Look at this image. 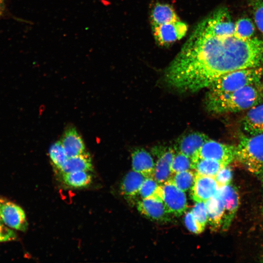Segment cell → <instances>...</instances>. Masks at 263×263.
<instances>
[{"label": "cell", "mask_w": 263, "mask_h": 263, "mask_svg": "<svg viewBox=\"0 0 263 263\" xmlns=\"http://www.w3.org/2000/svg\"><path fill=\"white\" fill-rule=\"evenodd\" d=\"M57 170L61 174L76 171H92L93 170L92 158L85 152L81 154L69 157Z\"/></svg>", "instance_id": "cell-20"}, {"label": "cell", "mask_w": 263, "mask_h": 263, "mask_svg": "<svg viewBox=\"0 0 263 263\" xmlns=\"http://www.w3.org/2000/svg\"><path fill=\"white\" fill-rule=\"evenodd\" d=\"M263 67L240 69L225 74L213 82L207 93L222 94L231 93L260 82Z\"/></svg>", "instance_id": "cell-3"}, {"label": "cell", "mask_w": 263, "mask_h": 263, "mask_svg": "<svg viewBox=\"0 0 263 263\" xmlns=\"http://www.w3.org/2000/svg\"><path fill=\"white\" fill-rule=\"evenodd\" d=\"M217 194L222 200L225 214L222 228L226 231L229 228L240 205V196L236 188L229 184L219 188Z\"/></svg>", "instance_id": "cell-7"}, {"label": "cell", "mask_w": 263, "mask_h": 263, "mask_svg": "<svg viewBox=\"0 0 263 263\" xmlns=\"http://www.w3.org/2000/svg\"><path fill=\"white\" fill-rule=\"evenodd\" d=\"M61 175L64 184L74 188H86L92 181L91 174L87 171H76Z\"/></svg>", "instance_id": "cell-22"}, {"label": "cell", "mask_w": 263, "mask_h": 263, "mask_svg": "<svg viewBox=\"0 0 263 263\" xmlns=\"http://www.w3.org/2000/svg\"><path fill=\"white\" fill-rule=\"evenodd\" d=\"M0 221V242H9L17 239L16 233Z\"/></svg>", "instance_id": "cell-32"}, {"label": "cell", "mask_w": 263, "mask_h": 263, "mask_svg": "<svg viewBox=\"0 0 263 263\" xmlns=\"http://www.w3.org/2000/svg\"><path fill=\"white\" fill-rule=\"evenodd\" d=\"M154 38L158 45L168 47L182 38L188 26L181 20L151 27Z\"/></svg>", "instance_id": "cell-6"}, {"label": "cell", "mask_w": 263, "mask_h": 263, "mask_svg": "<svg viewBox=\"0 0 263 263\" xmlns=\"http://www.w3.org/2000/svg\"><path fill=\"white\" fill-rule=\"evenodd\" d=\"M260 259V262H263V252L261 254Z\"/></svg>", "instance_id": "cell-34"}, {"label": "cell", "mask_w": 263, "mask_h": 263, "mask_svg": "<svg viewBox=\"0 0 263 263\" xmlns=\"http://www.w3.org/2000/svg\"></svg>", "instance_id": "cell-35"}, {"label": "cell", "mask_w": 263, "mask_h": 263, "mask_svg": "<svg viewBox=\"0 0 263 263\" xmlns=\"http://www.w3.org/2000/svg\"><path fill=\"white\" fill-rule=\"evenodd\" d=\"M170 169L172 174L191 169V158L177 151L175 153Z\"/></svg>", "instance_id": "cell-27"}, {"label": "cell", "mask_w": 263, "mask_h": 263, "mask_svg": "<svg viewBox=\"0 0 263 263\" xmlns=\"http://www.w3.org/2000/svg\"><path fill=\"white\" fill-rule=\"evenodd\" d=\"M139 194L142 199L154 198L163 201V186L159 185L153 178H147L140 189Z\"/></svg>", "instance_id": "cell-23"}, {"label": "cell", "mask_w": 263, "mask_h": 263, "mask_svg": "<svg viewBox=\"0 0 263 263\" xmlns=\"http://www.w3.org/2000/svg\"><path fill=\"white\" fill-rule=\"evenodd\" d=\"M236 150V159L248 171L263 174V133L241 136Z\"/></svg>", "instance_id": "cell-4"}, {"label": "cell", "mask_w": 263, "mask_h": 263, "mask_svg": "<svg viewBox=\"0 0 263 263\" xmlns=\"http://www.w3.org/2000/svg\"><path fill=\"white\" fill-rule=\"evenodd\" d=\"M163 202L169 214L176 216L181 215L188 207L185 192L179 189L170 180L163 184Z\"/></svg>", "instance_id": "cell-8"}, {"label": "cell", "mask_w": 263, "mask_h": 263, "mask_svg": "<svg viewBox=\"0 0 263 263\" xmlns=\"http://www.w3.org/2000/svg\"><path fill=\"white\" fill-rule=\"evenodd\" d=\"M209 139L207 135L199 132H194L186 134L178 142L177 151L191 158Z\"/></svg>", "instance_id": "cell-19"}, {"label": "cell", "mask_w": 263, "mask_h": 263, "mask_svg": "<svg viewBox=\"0 0 263 263\" xmlns=\"http://www.w3.org/2000/svg\"><path fill=\"white\" fill-rule=\"evenodd\" d=\"M205 203L210 228L213 231H217L222 227L224 218L225 210L222 200L216 194Z\"/></svg>", "instance_id": "cell-15"}, {"label": "cell", "mask_w": 263, "mask_h": 263, "mask_svg": "<svg viewBox=\"0 0 263 263\" xmlns=\"http://www.w3.org/2000/svg\"><path fill=\"white\" fill-rule=\"evenodd\" d=\"M132 161L133 170L146 178H153L155 165L149 152L142 148L137 149L132 153Z\"/></svg>", "instance_id": "cell-14"}, {"label": "cell", "mask_w": 263, "mask_h": 263, "mask_svg": "<svg viewBox=\"0 0 263 263\" xmlns=\"http://www.w3.org/2000/svg\"><path fill=\"white\" fill-rule=\"evenodd\" d=\"M0 219L11 228L22 231L27 228L28 223L24 210L11 202L0 201Z\"/></svg>", "instance_id": "cell-9"}, {"label": "cell", "mask_w": 263, "mask_h": 263, "mask_svg": "<svg viewBox=\"0 0 263 263\" xmlns=\"http://www.w3.org/2000/svg\"><path fill=\"white\" fill-rule=\"evenodd\" d=\"M243 125L244 131L248 134L263 133V102L248 110Z\"/></svg>", "instance_id": "cell-18"}, {"label": "cell", "mask_w": 263, "mask_h": 263, "mask_svg": "<svg viewBox=\"0 0 263 263\" xmlns=\"http://www.w3.org/2000/svg\"><path fill=\"white\" fill-rule=\"evenodd\" d=\"M146 178L134 170L130 171L125 175L120 184V191L128 201L132 202L135 200Z\"/></svg>", "instance_id": "cell-16"}, {"label": "cell", "mask_w": 263, "mask_h": 263, "mask_svg": "<svg viewBox=\"0 0 263 263\" xmlns=\"http://www.w3.org/2000/svg\"><path fill=\"white\" fill-rule=\"evenodd\" d=\"M236 146L209 139L191 159L213 160L229 166L236 159Z\"/></svg>", "instance_id": "cell-5"}, {"label": "cell", "mask_w": 263, "mask_h": 263, "mask_svg": "<svg viewBox=\"0 0 263 263\" xmlns=\"http://www.w3.org/2000/svg\"><path fill=\"white\" fill-rule=\"evenodd\" d=\"M226 166H227L213 160L191 159V169H194L197 173L203 175L214 177L222 168Z\"/></svg>", "instance_id": "cell-21"}, {"label": "cell", "mask_w": 263, "mask_h": 263, "mask_svg": "<svg viewBox=\"0 0 263 263\" xmlns=\"http://www.w3.org/2000/svg\"><path fill=\"white\" fill-rule=\"evenodd\" d=\"M180 20L173 7L167 3L156 2L150 12L151 27Z\"/></svg>", "instance_id": "cell-17"}, {"label": "cell", "mask_w": 263, "mask_h": 263, "mask_svg": "<svg viewBox=\"0 0 263 263\" xmlns=\"http://www.w3.org/2000/svg\"><path fill=\"white\" fill-rule=\"evenodd\" d=\"M154 150L156 151L155 154L159 158L155 165L153 178L159 184H163L169 180L172 175L170 168L175 152L171 148Z\"/></svg>", "instance_id": "cell-12"}, {"label": "cell", "mask_w": 263, "mask_h": 263, "mask_svg": "<svg viewBox=\"0 0 263 263\" xmlns=\"http://www.w3.org/2000/svg\"><path fill=\"white\" fill-rule=\"evenodd\" d=\"M263 102V84L260 82L222 94L207 93V110L214 113H232L249 110Z\"/></svg>", "instance_id": "cell-2"}, {"label": "cell", "mask_w": 263, "mask_h": 263, "mask_svg": "<svg viewBox=\"0 0 263 263\" xmlns=\"http://www.w3.org/2000/svg\"><path fill=\"white\" fill-rule=\"evenodd\" d=\"M49 155L54 168L58 170L68 158L63 146L58 140L50 147Z\"/></svg>", "instance_id": "cell-25"}, {"label": "cell", "mask_w": 263, "mask_h": 263, "mask_svg": "<svg viewBox=\"0 0 263 263\" xmlns=\"http://www.w3.org/2000/svg\"><path fill=\"white\" fill-rule=\"evenodd\" d=\"M219 186L214 177L203 175L195 172V182L191 188L190 196L196 202H206L215 196Z\"/></svg>", "instance_id": "cell-10"}, {"label": "cell", "mask_w": 263, "mask_h": 263, "mask_svg": "<svg viewBox=\"0 0 263 263\" xmlns=\"http://www.w3.org/2000/svg\"><path fill=\"white\" fill-rule=\"evenodd\" d=\"M259 67H263V39L223 32L205 18L167 68L165 76L174 88L195 92L230 72Z\"/></svg>", "instance_id": "cell-1"}, {"label": "cell", "mask_w": 263, "mask_h": 263, "mask_svg": "<svg viewBox=\"0 0 263 263\" xmlns=\"http://www.w3.org/2000/svg\"><path fill=\"white\" fill-rule=\"evenodd\" d=\"M195 172L188 170L173 174L169 179L179 189L185 192L194 185Z\"/></svg>", "instance_id": "cell-24"}, {"label": "cell", "mask_w": 263, "mask_h": 263, "mask_svg": "<svg viewBox=\"0 0 263 263\" xmlns=\"http://www.w3.org/2000/svg\"><path fill=\"white\" fill-rule=\"evenodd\" d=\"M60 140L68 158L77 156L86 152L82 138L74 127H67Z\"/></svg>", "instance_id": "cell-13"}, {"label": "cell", "mask_w": 263, "mask_h": 263, "mask_svg": "<svg viewBox=\"0 0 263 263\" xmlns=\"http://www.w3.org/2000/svg\"><path fill=\"white\" fill-rule=\"evenodd\" d=\"M232 178V170L228 166L222 168L214 177L219 188L230 184Z\"/></svg>", "instance_id": "cell-30"}, {"label": "cell", "mask_w": 263, "mask_h": 263, "mask_svg": "<svg viewBox=\"0 0 263 263\" xmlns=\"http://www.w3.org/2000/svg\"><path fill=\"white\" fill-rule=\"evenodd\" d=\"M185 223L188 230L195 234L201 233L205 229L195 220L191 212H188L186 213L185 217Z\"/></svg>", "instance_id": "cell-31"}, {"label": "cell", "mask_w": 263, "mask_h": 263, "mask_svg": "<svg viewBox=\"0 0 263 263\" xmlns=\"http://www.w3.org/2000/svg\"><path fill=\"white\" fill-rule=\"evenodd\" d=\"M190 212L195 220L205 228L208 220L205 202H196Z\"/></svg>", "instance_id": "cell-29"}, {"label": "cell", "mask_w": 263, "mask_h": 263, "mask_svg": "<svg viewBox=\"0 0 263 263\" xmlns=\"http://www.w3.org/2000/svg\"><path fill=\"white\" fill-rule=\"evenodd\" d=\"M235 31L238 35L244 38L254 37L255 27L252 20L246 17L238 19L235 23Z\"/></svg>", "instance_id": "cell-26"}, {"label": "cell", "mask_w": 263, "mask_h": 263, "mask_svg": "<svg viewBox=\"0 0 263 263\" xmlns=\"http://www.w3.org/2000/svg\"><path fill=\"white\" fill-rule=\"evenodd\" d=\"M249 5L256 25L263 34V0H250Z\"/></svg>", "instance_id": "cell-28"}, {"label": "cell", "mask_w": 263, "mask_h": 263, "mask_svg": "<svg viewBox=\"0 0 263 263\" xmlns=\"http://www.w3.org/2000/svg\"><path fill=\"white\" fill-rule=\"evenodd\" d=\"M137 208L143 215L150 220L166 222L169 218L163 201L154 198L142 199L137 202Z\"/></svg>", "instance_id": "cell-11"}, {"label": "cell", "mask_w": 263, "mask_h": 263, "mask_svg": "<svg viewBox=\"0 0 263 263\" xmlns=\"http://www.w3.org/2000/svg\"><path fill=\"white\" fill-rule=\"evenodd\" d=\"M4 8V0H0V16L2 15Z\"/></svg>", "instance_id": "cell-33"}]
</instances>
